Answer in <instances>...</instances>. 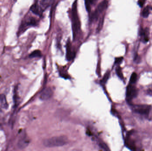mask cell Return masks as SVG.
<instances>
[{
	"label": "cell",
	"mask_w": 152,
	"mask_h": 151,
	"mask_svg": "<svg viewBox=\"0 0 152 151\" xmlns=\"http://www.w3.org/2000/svg\"><path fill=\"white\" fill-rule=\"evenodd\" d=\"M42 52L40 50L34 51L29 55V58H40L42 57Z\"/></svg>",
	"instance_id": "14"
},
{
	"label": "cell",
	"mask_w": 152,
	"mask_h": 151,
	"mask_svg": "<svg viewBox=\"0 0 152 151\" xmlns=\"http://www.w3.org/2000/svg\"><path fill=\"white\" fill-rule=\"evenodd\" d=\"M95 1L96 0H85V6L88 12H90L91 7Z\"/></svg>",
	"instance_id": "13"
},
{
	"label": "cell",
	"mask_w": 152,
	"mask_h": 151,
	"mask_svg": "<svg viewBox=\"0 0 152 151\" xmlns=\"http://www.w3.org/2000/svg\"><path fill=\"white\" fill-rule=\"evenodd\" d=\"M51 1L52 0H35L31 7L35 11L42 14L43 12L50 6Z\"/></svg>",
	"instance_id": "5"
},
{
	"label": "cell",
	"mask_w": 152,
	"mask_h": 151,
	"mask_svg": "<svg viewBox=\"0 0 152 151\" xmlns=\"http://www.w3.org/2000/svg\"><path fill=\"white\" fill-rule=\"evenodd\" d=\"M77 1L75 0L72 5V31L74 38L76 37L80 30V23L77 12Z\"/></svg>",
	"instance_id": "2"
},
{
	"label": "cell",
	"mask_w": 152,
	"mask_h": 151,
	"mask_svg": "<svg viewBox=\"0 0 152 151\" xmlns=\"http://www.w3.org/2000/svg\"><path fill=\"white\" fill-rule=\"evenodd\" d=\"M132 110L134 112L142 116H148L151 110V106L146 105H132Z\"/></svg>",
	"instance_id": "6"
},
{
	"label": "cell",
	"mask_w": 152,
	"mask_h": 151,
	"mask_svg": "<svg viewBox=\"0 0 152 151\" xmlns=\"http://www.w3.org/2000/svg\"><path fill=\"white\" fill-rule=\"evenodd\" d=\"M53 95V91L51 88L47 87L41 93L40 98L43 101L50 99Z\"/></svg>",
	"instance_id": "11"
},
{
	"label": "cell",
	"mask_w": 152,
	"mask_h": 151,
	"mask_svg": "<svg viewBox=\"0 0 152 151\" xmlns=\"http://www.w3.org/2000/svg\"><path fill=\"white\" fill-rule=\"evenodd\" d=\"M29 143V140L26 134H23V135L20 138L19 142L18 145L19 148L21 149H24L28 146Z\"/></svg>",
	"instance_id": "12"
},
{
	"label": "cell",
	"mask_w": 152,
	"mask_h": 151,
	"mask_svg": "<svg viewBox=\"0 0 152 151\" xmlns=\"http://www.w3.org/2000/svg\"><path fill=\"white\" fill-rule=\"evenodd\" d=\"M138 94V91L137 89L135 86H133V84L129 83L127 86L126 92V100L128 103H131L132 100L135 98L137 96Z\"/></svg>",
	"instance_id": "7"
},
{
	"label": "cell",
	"mask_w": 152,
	"mask_h": 151,
	"mask_svg": "<svg viewBox=\"0 0 152 151\" xmlns=\"http://www.w3.org/2000/svg\"><path fill=\"white\" fill-rule=\"evenodd\" d=\"M108 5V2L106 1H103L98 4L97 8L93 13V15L91 17V21H94L96 20L100 14L103 12V11L106 9Z\"/></svg>",
	"instance_id": "8"
},
{
	"label": "cell",
	"mask_w": 152,
	"mask_h": 151,
	"mask_svg": "<svg viewBox=\"0 0 152 151\" xmlns=\"http://www.w3.org/2000/svg\"><path fill=\"white\" fill-rule=\"evenodd\" d=\"M137 75L135 72H134L131 75L130 79V84H134L136 83L137 80Z\"/></svg>",
	"instance_id": "17"
},
{
	"label": "cell",
	"mask_w": 152,
	"mask_h": 151,
	"mask_svg": "<svg viewBox=\"0 0 152 151\" xmlns=\"http://www.w3.org/2000/svg\"><path fill=\"white\" fill-rule=\"evenodd\" d=\"M68 140L66 137H56L44 140L43 144L45 147L48 148L60 147L66 145L68 143Z\"/></svg>",
	"instance_id": "3"
},
{
	"label": "cell",
	"mask_w": 152,
	"mask_h": 151,
	"mask_svg": "<svg viewBox=\"0 0 152 151\" xmlns=\"http://www.w3.org/2000/svg\"><path fill=\"white\" fill-rule=\"evenodd\" d=\"M66 57L67 59L69 61L72 60L75 56V52L72 49V45L71 42L69 40H68L66 45Z\"/></svg>",
	"instance_id": "9"
},
{
	"label": "cell",
	"mask_w": 152,
	"mask_h": 151,
	"mask_svg": "<svg viewBox=\"0 0 152 151\" xmlns=\"http://www.w3.org/2000/svg\"><path fill=\"white\" fill-rule=\"evenodd\" d=\"M123 60V58L122 57H121L117 58L115 59V64H121Z\"/></svg>",
	"instance_id": "20"
},
{
	"label": "cell",
	"mask_w": 152,
	"mask_h": 151,
	"mask_svg": "<svg viewBox=\"0 0 152 151\" xmlns=\"http://www.w3.org/2000/svg\"><path fill=\"white\" fill-rule=\"evenodd\" d=\"M145 0H138L137 4L141 8L143 7L145 3Z\"/></svg>",
	"instance_id": "22"
},
{
	"label": "cell",
	"mask_w": 152,
	"mask_h": 151,
	"mask_svg": "<svg viewBox=\"0 0 152 151\" xmlns=\"http://www.w3.org/2000/svg\"><path fill=\"white\" fill-rule=\"evenodd\" d=\"M116 72L118 76L121 79H124V76H123V73H122V70H121V68L120 66H118L116 67Z\"/></svg>",
	"instance_id": "16"
},
{
	"label": "cell",
	"mask_w": 152,
	"mask_h": 151,
	"mask_svg": "<svg viewBox=\"0 0 152 151\" xmlns=\"http://www.w3.org/2000/svg\"><path fill=\"white\" fill-rule=\"evenodd\" d=\"M134 62L137 64H138L141 62V58L137 54V52H135L134 54Z\"/></svg>",
	"instance_id": "19"
},
{
	"label": "cell",
	"mask_w": 152,
	"mask_h": 151,
	"mask_svg": "<svg viewBox=\"0 0 152 151\" xmlns=\"http://www.w3.org/2000/svg\"><path fill=\"white\" fill-rule=\"evenodd\" d=\"M135 134V131L134 130L129 131L127 134L125 138V145L132 151L138 150L141 148L140 141Z\"/></svg>",
	"instance_id": "1"
},
{
	"label": "cell",
	"mask_w": 152,
	"mask_h": 151,
	"mask_svg": "<svg viewBox=\"0 0 152 151\" xmlns=\"http://www.w3.org/2000/svg\"><path fill=\"white\" fill-rule=\"evenodd\" d=\"M99 145L100 147L103 149V150H105L108 151L109 150V148H108V146L103 142H100L99 143Z\"/></svg>",
	"instance_id": "21"
},
{
	"label": "cell",
	"mask_w": 152,
	"mask_h": 151,
	"mask_svg": "<svg viewBox=\"0 0 152 151\" xmlns=\"http://www.w3.org/2000/svg\"><path fill=\"white\" fill-rule=\"evenodd\" d=\"M110 76V72L109 71V72H107L105 73L103 78L102 79V81H101L102 83H103V84H104V83H106V82L107 81L108 79H109Z\"/></svg>",
	"instance_id": "18"
},
{
	"label": "cell",
	"mask_w": 152,
	"mask_h": 151,
	"mask_svg": "<svg viewBox=\"0 0 152 151\" xmlns=\"http://www.w3.org/2000/svg\"><path fill=\"white\" fill-rule=\"evenodd\" d=\"M138 35H139V36L141 37L142 41L144 43H146L149 41V28H146L143 29L142 27L140 28Z\"/></svg>",
	"instance_id": "10"
},
{
	"label": "cell",
	"mask_w": 152,
	"mask_h": 151,
	"mask_svg": "<svg viewBox=\"0 0 152 151\" xmlns=\"http://www.w3.org/2000/svg\"><path fill=\"white\" fill-rule=\"evenodd\" d=\"M38 24V20L31 16H26L20 23L17 34L18 36L24 33L26 30L30 27L36 26Z\"/></svg>",
	"instance_id": "4"
},
{
	"label": "cell",
	"mask_w": 152,
	"mask_h": 151,
	"mask_svg": "<svg viewBox=\"0 0 152 151\" xmlns=\"http://www.w3.org/2000/svg\"><path fill=\"white\" fill-rule=\"evenodd\" d=\"M150 6H148L144 8L142 12V16L144 18H147L149 17V14L150 13Z\"/></svg>",
	"instance_id": "15"
}]
</instances>
